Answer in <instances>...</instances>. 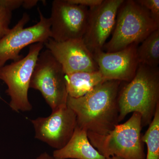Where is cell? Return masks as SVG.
<instances>
[{
  "label": "cell",
  "mask_w": 159,
  "mask_h": 159,
  "mask_svg": "<svg viewBox=\"0 0 159 159\" xmlns=\"http://www.w3.org/2000/svg\"><path fill=\"white\" fill-rule=\"evenodd\" d=\"M12 18V11L0 3V39L10 31L9 25Z\"/></svg>",
  "instance_id": "obj_17"
},
{
  "label": "cell",
  "mask_w": 159,
  "mask_h": 159,
  "mask_svg": "<svg viewBox=\"0 0 159 159\" xmlns=\"http://www.w3.org/2000/svg\"><path fill=\"white\" fill-rule=\"evenodd\" d=\"M38 2L37 0H25L22 6L25 9H31L36 6Z\"/></svg>",
  "instance_id": "obj_21"
},
{
  "label": "cell",
  "mask_w": 159,
  "mask_h": 159,
  "mask_svg": "<svg viewBox=\"0 0 159 159\" xmlns=\"http://www.w3.org/2000/svg\"><path fill=\"white\" fill-rule=\"evenodd\" d=\"M89 8L69 2L68 0H54L51 7V38L57 42L82 39L85 33Z\"/></svg>",
  "instance_id": "obj_8"
},
{
  "label": "cell",
  "mask_w": 159,
  "mask_h": 159,
  "mask_svg": "<svg viewBox=\"0 0 159 159\" xmlns=\"http://www.w3.org/2000/svg\"><path fill=\"white\" fill-rule=\"evenodd\" d=\"M0 98H1V97H0Z\"/></svg>",
  "instance_id": "obj_24"
},
{
  "label": "cell",
  "mask_w": 159,
  "mask_h": 159,
  "mask_svg": "<svg viewBox=\"0 0 159 159\" xmlns=\"http://www.w3.org/2000/svg\"><path fill=\"white\" fill-rule=\"evenodd\" d=\"M103 0H68L69 2L76 5H80L89 9L99 6Z\"/></svg>",
  "instance_id": "obj_19"
},
{
  "label": "cell",
  "mask_w": 159,
  "mask_h": 159,
  "mask_svg": "<svg viewBox=\"0 0 159 159\" xmlns=\"http://www.w3.org/2000/svg\"><path fill=\"white\" fill-rule=\"evenodd\" d=\"M66 74L48 50L40 52L30 83V88L40 92L52 111L66 105L68 94Z\"/></svg>",
  "instance_id": "obj_6"
},
{
  "label": "cell",
  "mask_w": 159,
  "mask_h": 159,
  "mask_svg": "<svg viewBox=\"0 0 159 159\" xmlns=\"http://www.w3.org/2000/svg\"><path fill=\"white\" fill-rule=\"evenodd\" d=\"M138 47L137 56L139 64L151 68L159 64V29L152 32Z\"/></svg>",
  "instance_id": "obj_15"
},
{
  "label": "cell",
  "mask_w": 159,
  "mask_h": 159,
  "mask_svg": "<svg viewBox=\"0 0 159 159\" xmlns=\"http://www.w3.org/2000/svg\"><path fill=\"white\" fill-rule=\"evenodd\" d=\"M36 159H55L54 157L51 156L47 152H44L40 154Z\"/></svg>",
  "instance_id": "obj_22"
},
{
  "label": "cell",
  "mask_w": 159,
  "mask_h": 159,
  "mask_svg": "<svg viewBox=\"0 0 159 159\" xmlns=\"http://www.w3.org/2000/svg\"><path fill=\"white\" fill-rule=\"evenodd\" d=\"M65 79L68 96L75 98L83 97L107 80L99 70L66 74Z\"/></svg>",
  "instance_id": "obj_14"
},
{
  "label": "cell",
  "mask_w": 159,
  "mask_h": 159,
  "mask_svg": "<svg viewBox=\"0 0 159 159\" xmlns=\"http://www.w3.org/2000/svg\"><path fill=\"white\" fill-rule=\"evenodd\" d=\"M138 45L133 44L116 52L102 50L93 53L99 70L106 80L129 82L134 77L139 66L137 56Z\"/></svg>",
  "instance_id": "obj_12"
},
{
  "label": "cell",
  "mask_w": 159,
  "mask_h": 159,
  "mask_svg": "<svg viewBox=\"0 0 159 159\" xmlns=\"http://www.w3.org/2000/svg\"><path fill=\"white\" fill-rule=\"evenodd\" d=\"M55 159H105L91 144L87 132L76 126L71 139L62 148L55 150Z\"/></svg>",
  "instance_id": "obj_13"
},
{
  "label": "cell",
  "mask_w": 159,
  "mask_h": 159,
  "mask_svg": "<svg viewBox=\"0 0 159 159\" xmlns=\"http://www.w3.org/2000/svg\"><path fill=\"white\" fill-rule=\"evenodd\" d=\"M158 29L159 23L147 9L136 1H124L118 10L111 38L103 49L111 53L139 45Z\"/></svg>",
  "instance_id": "obj_3"
},
{
  "label": "cell",
  "mask_w": 159,
  "mask_h": 159,
  "mask_svg": "<svg viewBox=\"0 0 159 159\" xmlns=\"http://www.w3.org/2000/svg\"><path fill=\"white\" fill-rule=\"evenodd\" d=\"M31 121L34 126L35 139L55 150L67 144L77 126L76 115L67 105L52 111L48 116L39 117Z\"/></svg>",
  "instance_id": "obj_9"
},
{
  "label": "cell",
  "mask_w": 159,
  "mask_h": 159,
  "mask_svg": "<svg viewBox=\"0 0 159 159\" xmlns=\"http://www.w3.org/2000/svg\"><path fill=\"white\" fill-rule=\"evenodd\" d=\"M23 2V0H0V3L11 11L22 6Z\"/></svg>",
  "instance_id": "obj_20"
},
{
  "label": "cell",
  "mask_w": 159,
  "mask_h": 159,
  "mask_svg": "<svg viewBox=\"0 0 159 159\" xmlns=\"http://www.w3.org/2000/svg\"><path fill=\"white\" fill-rule=\"evenodd\" d=\"M105 159H122V158H120L119 157H117L116 156H112L109 157L105 158Z\"/></svg>",
  "instance_id": "obj_23"
},
{
  "label": "cell",
  "mask_w": 159,
  "mask_h": 159,
  "mask_svg": "<svg viewBox=\"0 0 159 159\" xmlns=\"http://www.w3.org/2000/svg\"><path fill=\"white\" fill-rule=\"evenodd\" d=\"M44 45L61 66L66 74L99 70L93 54L82 39L57 42L50 38Z\"/></svg>",
  "instance_id": "obj_11"
},
{
  "label": "cell",
  "mask_w": 159,
  "mask_h": 159,
  "mask_svg": "<svg viewBox=\"0 0 159 159\" xmlns=\"http://www.w3.org/2000/svg\"><path fill=\"white\" fill-rule=\"evenodd\" d=\"M136 1L147 9L154 19L159 23V0H137Z\"/></svg>",
  "instance_id": "obj_18"
},
{
  "label": "cell",
  "mask_w": 159,
  "mask_h": 159,
  "mask_svg": "<svg viewBox=\"0 0 159 159\" xmlns=\"http://www.w3.org/2000/svg\"><path fill=\"white\" fill-rule=\"evenodd\" d=\"M142 141L147 145L146 159H159V105Z\"/></svg>",
  "instance_id": "obj_16"
},
{
  "label": "cell",
  "mask_w": 159,
  "mask_h": 159,
  "mask_svg": "<svg viewBox=\"0 0 159 159\" xmlns=\"http://www.w3.org/2000/svg\"><path fill=\"white\" fill-rule=\"evenodd\" d=\"M124 0H103L97 7L89 9L87 25L82 39L92 54L103 49L113 31L119 7Z\"/></svg>",
  "instance_id": "obj_10"
},
{
  "label": "cell",
  "mask_w": 159,
  "mask_h": 159,
  "mask_svg": "<svg viewBox=\"0 0 159 159\" xmlns=\"http://www.w3.org/2000/svg\"><path fill=\"white\" fill-rule=\"evenodd\" d=\"M122 85L119 96V122L128 114L139 113L142 125H149L159 105V69L139 64L131 81Z\"/></svg>",
  "instance_id": "obj_2"
},
{
  "label": "cell",
  "mask_w": 159,
  "mask_h": 159,
  "mask_svg": "<svg viewBox=\"0 0 159 159\" xmlns=\"http://www.w3.org/2000/svg\"><path fill=\"white\" fill-rule=\"evenodd\" d=\"M43 43L30 45L26 57L0 67V80L6 83L9 105L15 111H29L32 108L28 97L31 76Z\"/></svg>",
  "instance_id": "obj_5"
},
{
  "label": "cell",
  "mask_w": 159,
  "mask_h": 159,
  "mask_svg": "<svg viewBox=\"0 0 159 159\" xmlns=\"http://www.w3.org/2000/svg\"><path fill=\"white\" fill-rule=\"evenodd\" d=\"M38 11L40 18L38 23L24 28L30 20V16L24 13L17 24L0 39V67L10 60L16 61L22 58L20 53L27 46L39 43H44L51 38L50 19L45 17L39 8Z\"/></svg>",
  "instance_id": "obj_7"
},
{
  "label": "cell",
  "mask_w": 159,
  "mask_h": 159,
  "mask_svg": "<svg viewBox=\"0 0 159 159\" xmlns=\"http://www.w3.org/2000/svg\"><path fill=\"white\" fill-rule=\"evenodd\" d=\"M122 82L105 80L83 97L68 96L66 105L76 115L77 126L87 132L105 135L119 124L118 99Z\"/></svg>",
  "instance_id": "obj_1"
},
{
  "label": "cell",
  "mask_w": 159,
  "mask_h": 159,
  "mask_svg": "<svg viewBox=\"0 0 159 159\" xmlns=\"http://www.w3.org/2000/svg\"><path fill=\"white\" fill-rule=\"evenodd\" d=\"M142 128V116L134 112L126 122L118 124L108 134L87 132V135L91 144L105 158L116 156L122 159H145Z\"/></svg>",
  "instance_id": "obj_4"
}]
</instances>
